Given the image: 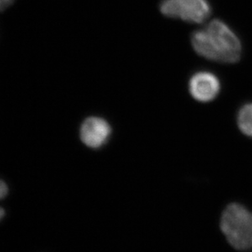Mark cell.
Wrapping results in <instances>:
<instances>
[{
    "instance_id": "6da1fadb",
    "label": "cell",
    "mask_w": 252,
    "mask_h": 252,
    "mask_svg": "<svg viewBox=\"0 0 252 252\" xmlns=\"http://www.w3.org/2000/svg\"><path fill=\"white\" fill-rule=\"evenodd\" d=\"M191 42L196 54L211 61L235 63L242 54L238 37L220 20H213L204 29L194 32Z\"/></svg>"
},
{
    "instance_id": "7a4b0ae2",
    "label": "cell",
    "mask_w": 252,
    "mask_h": 252,
    "mask_svg": "<svg viewBox=\"0 0 252 252\" xmlns=\"http://www.w3.org/2000/svg\"><path fill=\"white\" fill-rule=\"evenodd\" d=\"M220 229L234 250H252V211L243 204L232 202L225 206L220 217Z\"/></svg>"
},
{
    "instance_id": "3957f363",
    "label": "cell",
    "mask_w": 252,
    "mask_h": 252,
    "mask_svg": "<svg viewBox=\"0 0 252 252\" xmlns=\"http://www.w3.org/2000/svg\"><path fill=\"white\" fill-rule=\"evenodd\" d=\"M160 11L165 17L200 24L211 16V7L207 0H162Z\"/></svg>"
},
{
    "instance_id": "277c9868",
    "label": "cell",
    "mask_w": 252,
    "mask_h": 252,
    "mask_svg": "<svg viewBox=\"0 0 252 252\" xmlns=\"http://www.w3.org/2000/svg\"><path fill=\"white\" fill-rule=\"evenodd\" d=\"M112 134L109 123L101 117H89L80 126V139L88 148L98 149L107 144Z\"/></svg>"
},
{
    "instance_id": "5b68a950",
    "label": "cell",
    "mask_w": 252,
    "mask_h": 252,
    "mask_svg": "<svg viewBox=\"0 0 252 252\" xmlns=\"http://www.w3.org/2000/svg\"><path fill=\"white\" fill-rule=\"evenodd\" d=\"M189 90L191 97L201 102H211L220 91L218 77L209 71H199L189 80Z\"/></svg>"
},
{
    "instance_id": "8992f818",
    "label": "cell",
    "mask_w": 252,
    "mask_h": 252,
    "mask_svg": "<svg viewBox=\"0 0 252 252\" xmlns=\"http://www.w3.org/2000/svg\"><path fill=\"white\" fill-rule=\"evenodd\" d=\"M238 125L242 133L252 137V103L246 104L238 112Z\"/></svg>"
},
{
    "instance_id": "52a82bcc",
    "label": "cell",
    "mask_w": 252,
    "mask_h": 252,
    "mask_svg": "<svg viewBox=\"0 0 252 252\" xmlns=\"http://www.w3.org/2000/svg\"><path fill=\"white\" fill-rule=\"evenodd\" d=\"M13 2H14V0H0V11L6 9Z\"/></svg>"
},
{
    "instance_id": "ba28073f",
    "label": "cell",
    "mask_w": 252,
    "mask_h": 252,
    "mask_svg": "<svg viewBox=\"0 0 252 252\" xmlns=\"http://www.w3.org/2000/svg\"><path fill=\"white\" fill-rule=\"evenodd\" d=\"M5 215V211L2 207H0V221L2 220V219L3 218V216Z\"/></svg>"
}]
</instances>
